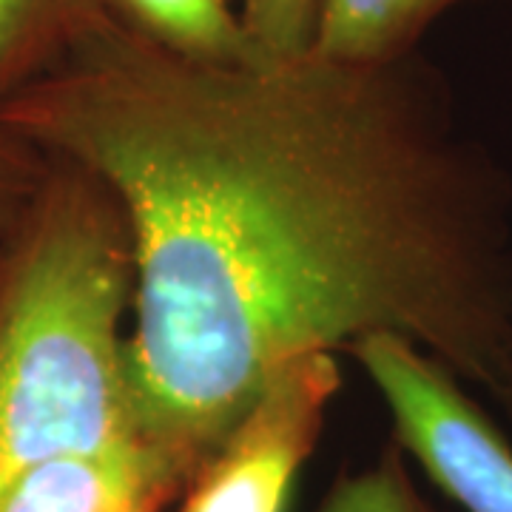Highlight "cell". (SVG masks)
<instances>
[{
    "label": "cell",
    "instance_id": "6",
    "mask_svg": "<svg viewBox=\"0 0 512 512\" xmlns=\"http://www.w3.org/2000/svg\"><path fill=\"white\" fill-rule=\"evenodd\" d=\"M114 18L174 55L202 63H265L228 0H106Z\"/></svg>",
    "mask_w": 512,
    "mask_h": 512
},
{
    "label": "cell",
    "instance_id": "3",
    "mask_svg": "<svg viewBox=\"0 0 512 512\" xmlns=\"http://www.w3.org/2000/svg\"><path fill=\"white\" fill-rule=\"evenodd\" d=\"M350 353L387 404L396 441L464 512H512V444L450 373L396 333Z\"/></svg>",
    "mask_w": 512,
    "mask_h": 512
},
{
    "label": "cell",
    "instance_id": "5",
    "mask_svg": "<svg viewBox=\"0 0 512 512\" xmlns=\"http://www.w3.org/2000/svg\"><path fill=\"white\" fill-rule=\"evenodd\" d=\"M180 498L143 450L37 464L0 490V512H163Z\"/></svg>",
    "mask_w": 512,
    "mask_h": 512
},
{
    "label": "cell",
    "instance_id": "2",
    "mask_svg": "<svg viewBox=\"0 0 512 512\" xmlns=\"http://www.w3.org/2000/svg\"><path fill=\"white\" fill-rule=\"evenodd\" d=\"M86 174L40 211L0 293V490L55 458L143 450L123 333L134 239Z\"/></svg>",
    "mask_w": 512,
    "mask_h": 512
},
{
    "label": "cell",
    "instance_id": "4",
    "mask_svg": "<svg viewBox=\"0 0 512 512\" xmlns=\"http://www.w3.org/2000/svg\"><path fill=\"white\" fill-rule=\"evenodd\" d=\"M339 387L336 353H311L282 367L185 484L174 512H288Z\"/></svg>",
    "mask_w": 512,
    "mask_h": 512
},
{
    "label": "cell",
    "instance_id": "1",
    "mask_svg": "<svg viewBox=\"0 0 512 512\" xmlns=\"http://www.w3.org/2000/svg\"><path fill=\"white\" fill-rule=\"evenodd\" d=\"M26 123L134 239L126 365L183 493L282 367L396 333L512 404L501 188L416 55L202 63L106 12Z\"/></svg>",
    "mask_w": 512,
    "mask_h": 512
},
{
    "label": "cell",
    "instance_id": "9",
    "mask_svg": "<svg viewBox=\"0 0 512 512\" xmlns=\"http://www.w3.org/2000/svg\"><path fill=\"white\" fill-rule=\"evenodd\" d=\"M239 20L265 63L311 55L325 0H239Z\"/></svg>",
    "mask_w": 512,
    "mask_h": 512
},
{
    "label": "cell",
    "instance_id": "10",
    "mask_svg": "<svg viewBox=\"0 0 512 512\" xmlns=\"http://www.w3.org/2000/svg\"><path fill=\"white\" fill-rule=\"evenodd\" d=\"M319 512H436L404 467L399 441L370 467L342 478Z\"/></svg>",
    "mask_w": 512,
    "mask_h": 512
},
{
    "label": "cell",
    "instance_id": "7",
    "mask_svg": "<svg viewBox=\"0 0 512 512\" xmlns=\"http://www.w3.org/2000/svg\"><path fill=\"white\" fill-rule=\"evenodd\" d=\"M470 0H325L319 55L348 63H393L416 46L447 9Z\"/></svg>",
    "mask_w": 512,
    "mask_h": 512
},
{
    "label": "cell",
    "instance_id": "8",
    "mask_svg": "<svg viewBox=\"0 0 512 512\" xmlns=\"http://www.w3.org/2000/svg\"><path fill=\"white\" fill-rule=\"evenodd\" d=\"M106 12V0H0V80L69 52Z\"/></svg>",
    "mask_w": 512,
    "mask_h": 512
}]
</instances>
